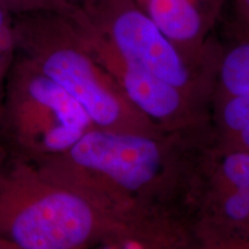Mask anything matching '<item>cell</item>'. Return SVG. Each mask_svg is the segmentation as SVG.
Wrapping results in <instances>:
<instances>
[{"label": "cell", "instance_id": "277c9868", "mask_svg": "<svg viewBox=\"0 0 249 249\" xmlns=\"http://www.w3.org/2000/svg\"><path fill=\"white\" fill-rule=\"evenodd\" d=\"M95 127L82 105L21 54L6 82L0 138L31 161L57 157Z\"/></svg>", "mask_w": 249, "mask_h": 249}, {"label": "cell", "instance_id": "3957f363", "mask_svg": "<svg viewBox=\"0 0 249 249\" xmlns=\"http://www.w3.org/2000/svg\"><path fill=\"white\" fill-rule=\"evenodd\" d=\"M14 34L18 53L75 98L95 127L160 129L124 97L70 17L52 12L18 15Z\"/></svg>", "mask_w": 249, "mask_h": 249}, {"label": "cell", "instance_id": "7c38bea8", "mask_svg": "<svg viewBox=\"0 0 249 249\" xmlns=\"http://www.w3.org/2000/svg\"><path fill=\"white\" fill-rule=\"evenodd\" d=\"M182 249H249V239H213L193 240Z\"/></svg>", "mask_w": 249, "mask_h": 249}, {"label": "cell", "instance_id": "5b68a950", "mask_svg": "<svg viewBox=\"0 0 249 249\" xmlns=\"http://www.w3.org/2000/svg\"><path fill=\"white\" fill-rule=\"evenodd\" d=\"M71 18L127 64L211 105L214 71L193 64L136 0H86Z\"/></svg>", "mask_w": 249, "mask_h": 249}, {"label": "cell", "instance_id": "4fadbf2b", "mask_svg": "<svg viewBox=\"0 0 249 249\" xmlns=\"http://www.w3.org/2000/svg\"><path fill=\"white\" fill-rule=\"evenodd\" d=\"M93 249H180L172 246L156 244V242L139 240V239H124L98 246Z\"/></svg>", "mask_w": 249, "mask_h": 249}, {"label": "cell", "instance_id": "5bb4252c", "mask_svg": "<svg viewBox=\"0 0 249 249\" xmlns=\"http://www.w3.org/2000/svg\"><path fill=\"white\" fill-rule=\"evenodd\" d=\"M185 1L191 2V4L195 5L196 7L200 8L213 21H214V17H216L217 11L219 9L220 4V0H185Z\"/></svg>", "mask_w": 249, "mask_h": 249}, {"label": "cell", "instance_id": "52a82bcc", "mask_svg": "<svg viewBox=\"0 0 249 249\" xmlns=\"http://www.w3.org/2000/svg\"><path fill=\"white\" fill-rule=\"evenodd\" d=\"M77 28L124 97L154 126L165 132L211 133L210 104L127 64L102 40Z\"/></svg>", "mask_w": 249, "mask_h": 249}, {"label": "cell", "instance_id": "ba28073f", "mask_svg": "<svg viewBox=\"0 0 249 249\" xmlns=\"http://www.w3.org/2000/svg\"><path fill=\"white\" fill-rule=\"evenodd\" d=\"M210 121L213 147L249 151V95L211 98Z\"/></svg>", "mask_w": 249, "mask_h": 249}, {"label": "cell", "instance_id": "30bf717a", "mask_svg": "<svg viewBox=\"0 0 249 249\" xmlns=\"http://www.w3.org/2000/svg\"><path fill=\"white\" fill-rule=\"evenodd\" d=\"M17 54L14 17L0 4V120H1L6 82Z\"/></svg>", "mask_w": 249, "mask_h": 249}, {"label": "cell", "instance_id": "8fae6325", "mask_svg": "<svg viewBox=\"0 0 249 249\" xmlns=\"http://www.w3.org/2000/svg\"><path fill=\"white\" fill-rule=\"evenodd\" d=\"M0 4L13 17L38 12H52L71 18L77 9L70 0H0Z\"/></svg>", "mask_w": 249, "mask_h": 249}, {"label": "cell", "instance_id": "9c48e42d", "mask_svg": "<svg viewBox=\"0 0 249 249\" xmlns=\"http://www.w3.org/2000/svg\"><path fill=\"white\" fill-rule=\"evenodd\" d=\"M242 95H249V40L219 51L214 71L213 97Z\"/></svg>", "mask_w": 249, "mask_h": 249}, {"label": "cell", "instance_id": "8992f818", "mask_svg": "<svg viewBox=\"0 0 249 249\" xmlns=\"http://www.w3.org/2000/svg\"><path fill=\"white\" fill-rule=\"evenodd\" d=\"M194 240L249 239V151L205 152L192 219Z\"/></svg>", "mask_w": 249, "mask_h": 249}, {"label": "cell", "instance_id": "e0dca14e", "mask_svg": "<svg viewBox=\"0 0 249 249\" xmlns=\"http://www.w3.org/2000/svg\"><path fill=\"white\" fill-rule=\"evenodd\" d=\"M70 1H71L73 5H75L76 7H79V6L82 5L83 2L86 1V0H70Z\"/></svg>", "mask_w": 249, "mask_h": 249}, {"label": "cell", "instance_id": "6da1fadb", "mask_svg": "<svg viewBox=\"0 0 249 249\" xmlns=\"http://www.w3.org/2000/svg\"><path fill=\"white\" fill-rule=\"evenodd\" d=\"M211 134L92 127L37 165L144 241L183 247Z\"/></svg>", "mask_w": 249, "mask_h": 249}, {"label": "cell", "instance_id": "7a4b0ae2", "mask_svg": "<svg viewBox=\"0 0 249 249\" xmlns=\"http://www.w3.org/2000/svg\"><path fill=\"white\" fill-rule=\"evenodd\" d=\"M0 239L20 249H93L132 233L34 161L0 155Z\"/></svg>", "mask_w": 249, "mask_h": 249}, {"label": "cell", "instance_id": "9a60e30c", "mask_svg": "<svg viewBox=\"0 0 249 249\" xmlns=\"http://www.w3.org/2000/svg\"><path fill=\"white\" fill-rule=\"evenodd\" d=\"M0 249H20V248L15 247L14 245L9 244V242L2 240V239H0Z\"/></svg>", "mask_w": 249, "mask_h": 249}, {"label": "cell", "instance_id": "2e32d148", "mask_svg": "<svg viewBox=\"0 0 249 249\" xmlns=\"http://www.w3.org/2000/svg\"><path fill=\"white\" fill-rule=\"evenodd\" d=\"M241 2H242V6H244V8H245V12L249 17V0H241Z\"/></svg>", "mask_w": 249, "mask_h": 249}]
</instances>
